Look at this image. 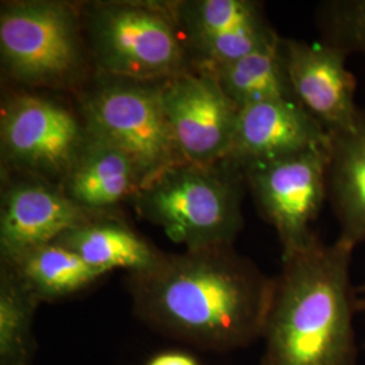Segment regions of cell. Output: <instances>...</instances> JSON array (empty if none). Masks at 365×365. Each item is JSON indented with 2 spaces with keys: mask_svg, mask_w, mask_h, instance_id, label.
Listing matches in <instances>:
<instances>
[{
  "mask_svg": "<svg viewBox=\"0 0 365 365\" xmlns=\"http://www.w3.org/2000/svg\"><path fill=\"white\" fill-rule=\"evenodd\" d=\"M190 57L212 39L271 29L262 7L249 0L170 1Z\"/></svg>",
  "mask_w": 365,
  "mask_h": 365,
  "instance_id": "obj_18",
  "label": "cell"
},
{
  "mask_svg": "<svg viewBox=\"0 0 365 365\" xmlns=\"http://www.w3.org/2000/svg\"><path fill=\"white\" fill-rule=\"evenodd\" d=\"M206 72L217 78L222 90L240 110L268 101H295L282 37L245 57Z\"/></svg>",
  "mask_w": 365,
  "mask_h": 365,
  "instance_id": "obj_16",
  "label": "cell"
},
{
  "mask_svg": "<svg viewBox=\"0 0 365 365\" xmlns=\"http://www.w3.org/2000/svg\"><path fill=\"white\" fill-rule=\"evenodd\" d=\"M53 242L71 249L103 276L115 269L145 272L164 256V252L110 212L68 230Z\"/></svg>",
  "mask_w": 365,
  "mask_h": 365,
  "instance_id": "obj_14",
  "label": "cell"
},
{
  "mask_svg": "<svg viewBox=\"0 0 365 365\" xmlns=\"http://www.w3.org/2000/svg\"><path fill=\"white\" fill-rule=\"evenodd\" d=\"M327 195L339 221V238L356 248L365 241L364 111L352 129L330 134Z\"/></svg>",
  "mask_w": 365,
  "mask_h": 365,
  "instance_id": "obj_15",
  "label": "cell"
},
{
  "mask_svg": "<svg viewBox=\"0 0 365 365\" xmlns=\"http://www.w3.org/2000/svg\"><path fill=\"white\" fill-rule=\"evenodd\" d=\"M39 302L6 261L0 264V365H31Z\"/></svg>",
  "mask_w": 365,
  "mask_h": 365,
  "instance_id": "obj_19",
  "label": "cell"
},
{
  "mask_svg": "<svg viewBox=\"0 0 365 365\" xmlns=\"http://www.w3.org/2000/svg\"><path fill=\"white\" fill-rule=\"evenodd\" d=\"M133 310L157 333L199 349L230 352L262 339L274 277L235 245L164 253L128 274Z\"/></svg>",
  "mask_w": 365,
  "mask_h": 365,
  "instance_id": "obj_1",
  "label": "cell"
},
{
  "mask_svg": "<svg viewBox=\"0 0 365 365\" xmlns=\"http://www.w3.org/2000/svg\"><path fill=\"white\" fill-rule=\"evenodd\" d=\"M317 21L321 41L348 56H365V0L325 1L318 7Z\"/></svg>",
  "mask_w": 365,
  "mask_h": 365,
  "instance_id": "obj_20",
  "label": "cell"
},
{
  "mask_svg": "<svg viewBox=\"0 0 365 365\" xmlns=\"http://www.w3.org/2000/svg\"><path fill=\"white\" fill-rule=\"evenodd\" d=\"M87 54L83 18L76 6L60 0L1 3V66L16 83L73 87L86 75Z\"/></svg>",
  "mask_w": 365,
  "mask_h": 365,
  "instance_id": "obj_5",
  "label": "cell"
},
{
  "mask_svg": "<svg viewBox=\"0 0 365 365\" xmlns=\"http://www.w3.org/2000/svg\"><path fill=\"white\" fill-rule=\"evenodd\" d=\"M330 134L295 101H268L240 110L227 160L242 170L307 150L327 148Z\"/></svg>",
  "mask_w": 365,
  "mask_h": 365,
  "instance_id": "obj_12",
  "label": "cell"
},
{
  "mask_svg": "<svg viewBox=\"0 0 365 365\" xmlns=\"http://www.w3.org/2000/svg\"><path fill=\"white\" fill-rule=\"evenodd\" d=\"M354 247L318 240L283 259L262 333L260 365H356Z\"/></svg>",
  "mask_w": 365,
  "mask_h": 365,
  "instance_id": "obj_2",
  "label": "cell"
},
{
  "mask_svg": "<svg viewBox=\"0 0 365 365\" xmlns=\"http://www.w3.org/2000/svg\"><path fill=\"white\" fill-rule=\"evenodd\" d=\"M244 170L232 160L184 161L157 175L133 196L141 218L185 249L235 245L244 227Z\"/></svg>",
  "mask_w": 365,
  "mask_h": 365,
  "instance_id": "obj_3",
  "label": "cell"
},
{
  "mask_svg": "<svg viewBox=\"0 0 365 365\" xmlns=\"http://www.w3.org/2000/svg\"><path fill=\"white\" fill-rule=\"evenodd\" d=\"M86 140L83 119L58 101L15 93L1 106L3 170L61 185Z\"/></svg>",
  "mask_w": 365,
  "mask_h": 365,
  "instance_id": "obj_7",
  "label": "cell"
},
{
  "mask_svg": "<svg viewBox=\"0 0 365 365\" xmlns=\"http://www.w3.org/2000/svg\"><path fill=\"white\" fill-rule=\"evenodd\" d=\"M61 188L78 207L108 214L125 199H133L141 180L133 161L117 146L87 131V140Z\"/></svg>",
  "mask_w": 365,
  "mask_h": 365,
  "instance_id": "obj_13",
  "label": "cell"
},
{
  "mask_svg": "<svg viewBox=\"0 0 365 365\" xmlns=\"http://www.w3.org/2000/svg\"><path fill=\"white\" fill-rule=\"evenodd\" d=\"M163 81L95 73L80 95L86 129L130 158L141 187L185 161L164 113Z\"/></svg>",
  "mask_w": 365,
  "mask_h": 365,
  "instance_id": "obj_6",
  "label": "cell"
},
{
  "mask_svg": "<svg viewBox=\"0 0 365 365\" xmlns=\"http://www.w3.org/2000/svg\"><path fill=\"white\" fill-rule=\"evenodd\" d=\"M80 11L96 73L165 80L192 68L170 1H90Z\"/></svg>",
  "mask_w": 365,
  "mask_h": 365,
  "instance_id": "obj_4",
  "label": "cell"
},
{
  "mask_svg": "<svg viewBox=\"0 0 365 365\" xmlns=\"http://www.w3.org/2000/svg\"><path fill=\"white\" fill-rule=\"evenodd\" d=\"M0 255L11 260L102 215L78 207L61 185L21 175L1 191Z\"/></svg>",
  "mask_w": 365,
  "mask_h": 365,
  "instance_id": "obj_11",
  "label": "cell"
},
{
  "mask_svg": "<svg viewBox=\"0 0 365 365\" xmlns=\"http://www.w3.org/2000/svg\"><path fill=\"white\" fill-rule=\"evenodd\" d=\"M161 101L185 161L207 165L227 160L240 108L217 78L191 68L163 81Z\"/></svg>",
  "mask_w": 365,
  "mask_h": 365,
  "instance_id": "obj_9",
  "label": "cell"
},
{
  "mask_svg": "<svg viewBox=\"0 0 365 365\" xmlns=\"http://www.w3.org/2000/svg\"><path fill=\"white\" fill-rule=\"evenodd\" d=\"M288 78L295 101L329 134L349 130L363 110L356 105V78L348 54L324 41L283 38Z\"/></svg>",
  "mask_w": 365,
  "mask_h": 365,
  "instance_id": "obj_10",
  "label": "cell"
},
{
  "mask_svg": "<svg viewBox=\"0 0 365 365\" xmlns=\"http://www.w3.org/2000/svg\"><path fill=\"white\" fill-rule=\"evenodd\" d=\"M146 365H199V363L187 353L170 351L158 353Z\"/></svg>",
  "mask_w": 365,
  "mask_h": 365,
  "instance_id": "obj_21",
  "label": "cell"
},
{
  "mask_svg": "<svg viewBox=\"0 0 365 365\" xmlns=\"http://www.w3.org/2000/svg\"><path fill=\"white\" fill-rule=\"evenodd\" d=\"M1 261L11 265L41 303L78 294L103 277L75 252L56 242L29 249L11 260Z\"/></svg>",
  "mask_w": 365,
  "mask_h": 365,
  "instance_id": "obj_17",
  "label": "cell"
},
{
  "mask_svg": "<svg viewBox=\"0 0 365 365\" xmlns=\"http://www.w3.org/2000/svg\"><path fill=\"white\" fill-rule=\"evenodd\" d=\"M357 304H359V310H361L365 315V283L361 287V298L357 299Z\"/></svg>",
  "mask_w": 365,
  "mask_h": 365,
  "instance_id": "obj_22",
  "label": "cell"
},
{
  "mask_svg": "<svg viewBox=\"0 0 365 365\" xmlns=\"http://www.w3.org/2000/svg\"><path fill=\"white\" fill-rule=\"evenodd\" d=\"M329 146L244 168L257 209L279 237L282 259L319 240L313 223L329 196Z\"/></svg>",
  "mask_w": 365,
  "mask_h": 365,
  "instance_id": "obj_8",
  "label": "cell"
}]
</instances>
